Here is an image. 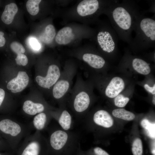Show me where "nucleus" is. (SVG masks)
<instances>
[{"mask_svg": "<svg viewBox=\"0 0 155 155\" xmlns=\"http://www.w3.org/2000/svg\"><path fill=\"white\" fill-rule=\"evenodd\" d=\"M94 155H109L106 151L99 147H96L93 149Z\"/></svg>", "mask_w": 155, "mask_h": 155, "instance_id": "c85d7f7f", "label": "nucleus"}, {"mask_svg": "<svg viewBox=\"0 0 155 155\" xmlns=\"http://www.w3.org/2000/svg\"><path fill=\"white\" fill-rule=\"evenodd\" d=\"M75 155H86V154L84 151L81 150L80 146H79Z\"/></svg>", "mask_w": 155, "mask_h": 155, "instance_id": "72a5a7b5", "label": "nucleus"}, {"mask_svg": "<svg viewBox=\"0 0 155 155\" xmlns=\"http://www.w3.org/2000/svg\"><path fill=\"white\" fill-rule=\"evenodd\" d=\"M41 0H29L26 3V7L28 12L31 15L37 14L39 10V5Z\"/></svg>", "mask_w": 155, "mask_h": 155, "instance_id": "5701e85b", "label": "nucleus"}, {"mask_svg": "<svg viewBox=\"0 0 155 155\" xmlns=\"http://www.w3.org/2000/svg\"><path fill=\"white\" fill-rule=\"evenodd\" d=\"M29 81V78L26 73L25 71H19L17 76L8 83L7 87L12 93L18 92L26 87Z\"/></svg>", "mask_w": 155, "mask_h": 155, "instance_id": "6e6552de", "label": "nucleus"}, {"mask_svg": "<svg viewBox=\"0 0 155 155\" xmlns=\"http://www.w3.org/2000/svg\"><path fill=\"white\" fill-rule=\"evenodd\" d=\"M18 11V8L14 3H11L5 5L1 16L2 22L6 24H10Z\"/></svg>", "mask_w": 155, "mask_h": 155, "instance_id": "dca6fc26", "label": "nucleus"}, {"mask_svg": "<svg viewBox=\"0 0 155 155\" xmlns=\"http://www.w3.org/2000/svg\"><path fill=\"white\" fill-rule=\"evenodd\" d=\"M112 113L114 117L126 121H131L135 118V115L133 113L124 108L115 109L113 111Z\"/></svg>", "mask_w": 155, "mask_h": 155, "instance_id": "4be33fe9", "label": "nucleus"}, {"mask_svg": "<svg viewBox=\"0 0 155 155\" xmlns=\"http://www.w3.org/2000/svg\"><path fill=\"white\" fill-rule=\"evenodd\" d=\"M10 47L12 51L17 55L23 54L25 51V50L22 44L17 41L12 42L10 45Z\"/></svg>", "mask_w": 155, "mask_h": 155, "instance_id": "a878e982", "label": "nucleus"}, {"mask_svg": "<svg viewBox=\"0 0 155 155\" xmlns=\"http://www.w3.org/2000/svg\"><path fill=\"white\" fill-rule=\"evenodd\" d=\"M18 155H48L49 148L47 140L40 132L36 131L24 139L18 150Z\"/></svg>", "mask_w": 155, "mask_h": 155, "instance_id": "39448f33", "label": "nucleus"}, {"mask_svg": "<svg viewBox=\"0 0 155 155\" xmlns=\"http://www.w3.org/2000/svg\"><path fill=\"white\" fill-rule=\"evenodd\" d=\"M99 6V2L97 0H84L78 5L77 11L78 14L82 16L91 15L97 11Z\"/></svg>", "mask_w": 155, "mask_h": 155, "instance_id": "1a4fd4ad", "label": "nucleus"}, {"mask_svg": "<svg viewBox=\"0 0 155 155\" xmlns=\"http://www.w3.org/2000/svg\"><path fill=\"white\" fill-rule=\"evenodd\" d=\"M5 96V92L4 90L0 88V107L2 105Z\"/></svg>", "mask_w": 155, "mask_h": 155, "instance_id": "2f4dec72", "label": "nucleus"}, {"mask_svg": "<svg viewBox=\"0 0 155 155\" xmlns=\"http://www.w3.org/2000/svg\"><path fill=\"white\" fill-rule=\"evenodd\" d=\"M83 59L90 66L96 69L102 68L105 63V61L102 57L92 53L84 54L83 56Z\"/></svg>", "mask_w": 155, "mask_h": 155, "instance_id": "f3484780", "label": "nucleus"}, {"mask_svg": "<svg viewBox=\"0 0 155 155\" xmlns=\"http://www.w3.org/2000/svg\"><path fill=\"white\" fill-rule=\"evenodd\" d=\"M118 36L110 26L107 30L99 31L97 40L100 48L104 52L109 53L113 52L117 45Z\"/></svg>", "mask_w": 155, "mask_h": 155, "instance_id": "423d86ee", "label": "nucleus"}, {"mask_svg": "<svg viewBox=\"0 0 155 155\" xmlns=\"http://www.w3.org/2000/svg\"><path fill=\"white\" fill-rule=\"evenodd\" d=\"M15 60L18 65L23 66L26 65L28 61L27 57L23 54L18 55Z\"/></svg>", "mask_w": 155, "mask_h": 155, "instance_id": "bb28decb", "label": "nucleus"}, {"mask_svg": "<svg viewBox=\"0 0 155 155\" xmlns=\"http://www.w3.org/2000/svg\"><path fill=\"white\" fill-rule=\"evenodd\" d=\"M132 64L134 69L140 74L146 75L150 72L149 64L142 59L135 58L133 59Z\"/></svg>", "mask_w": 155, "mask_h": 155, "instance_id": "6ab92c4d", "label": "nucleus"}, {"mask_svg": "<svg viewBox=\"0 0 155 155\" xmlns=\"http://www.w3.org/2000/svg\"><path fill=\"white\" fill-rule=\"evenodd\" d=\"M55 34L56 31L54 26L50 24L46 27L44 31L40 35V39L44 43L49 44L52 42Z\"/></svg>", "mask_w": 155, "mask_h": 155, "instance_id": "412c9836", "label": "nucleus"}, {"mask_svg": "<svg viewBox=\"0 0 155 155\" xmlns=\"http://www.w3.org/2000/svg\"><path fill=\"white\" fill-rule=\"evenodd\" d=\"M31 127L16 119H0V134L6 140L11 149H16L22 139L30 134Z\"/></svg>", "mask_w": 155, "mask_h": 155, "instance_id": "7ed1b4c3", "label": "nucleus"}, {"mask_svg": "<svg viewBox=\"0 0 155 155\" xmlns=\"http://www.w3.org/2000/svg\"><path fill=\"white\" fill-rule=\"evenodd\" d=\"M51 119L49 116L42 112L34 116L30 125L36 131L40 132L46 128Z\"/></svg>", "mask_w": 155, "mask_h": 155, "instance_id": "4468645a", "label": "nucleus"}, {"mask_svg": "<svg viewBox=\"0 0 155 155\" xmlns=\"http://www.w3.org/2000/svg\"><path fill=\"white\" fill-rule=\"evenodd\" d=\"M74 35L72 28L69 27H65L60 30L55 38L56 42L59 44H66L74 38Z\"/></svg>", "mask_w": 155, "mask_h": 155, "instance_id": "2eb2a0df", "label": "nucleus"}, {"mask_svg": "<svg viewBox=\"0 0 155 155\" xmlns=\"http://www.w3.org/2000/svg\"><path fill=\"white\" fill-rule=\"evenodd\" d=\"M22 109L24 113L29 116H34L44 111L45 107L42 103L26 100L23 103Z\"/></svg>", "mask_w": 155, "mask_h": 155, "instance_id": "9b49d317", "label": "nucleus"}, {"mask_svg": "<svg viewBox=\"0 0 155 155\" xmlns=\"http://www.w3.org/2000/svg\"><path fill=\"white\" fill-rule=\"evenodd\" d=\"M30 44L32 48L34 50H38L40 48V46L37 40L32 38L30 40Z\"/></svg>", "mask_w": 155, "mask_h": 155, "instance_id": "cd10ccee", "label": "nucleus"}, {"mask_svg": "<svg viewBox=\"0 0 155 155\" xmlns=\"http://www.w3.org/2000/svg\"><path fill=\"white\" fill-rule=\"evenodd\" d=\"M135 38L129 45L135 48H145L155 45V20L154 18L140 14L135 25Z\"/></svg>", "mask_w": 155, "mask_h": 155, "instance_id": "f03ea898", "label": "nucleus"}, {"mask_svg": "<svg viewBox=\"0 0 155 155\" xmlns=\"http://www.w3.org/2000/svg\"><path fill=\"white\" fill-rule=\"evenodd\" d=\"M90 102L88 94L82 91L78 94L74 99L73 107L75 111L78 113H82L88 108Z\"/></svg>", "mask_w": 155, "mask_h": 155, "instance_id": "ddd939ff", "label": "nucleus"}, {"mask_svg": "<svg viewBox=\"0 0 155 155\" xmlns=\"http://www.w3.org/2000/svg\"><path fill=\"white\" fill-rule=\"evenodd\" d=\"M0 146L1 147H5L11 149L9 145L6 142H4L0 137Z\"/></svg>", "mask_w": 155, "mask_h": 155, "instance_id": "473e14b6", "label": "nucleus"}, {"mask_svg": "<svg viewBox=\"0 0 155 155\" xmlns=\"http://www.w3.org/2000/svg\"><path fill=\"white\" fill-rule=\"evenodd\" d=\"M62 129L67 131L70 129L72 122L71 116L70 113L66 110L62 111L57 118H55Z\"/></svg>", "mask_w": 155, "mask_h": 155, "instance_id": "aec40b11", "label": "nucleus"}, {"mask_svg": "<svg viewBox=\"0 0 155 155\" xmlns=\"http://www.w3.org/2000/svg\"><path fill=\"white\" fill-rule=\"evenodd\" d=\"M70 136L63 129H55L49 134L47 140L49 154L51 155H75L79 146L71 142Z\"/></svg>", "mask_w": 155, "mask_h": 155, "instance_id": "20e7f679", "label": "nucleus"}, {"mask_svg": "<svg viewBox=\"0 0 155 155\" xmlns=\"http://www.w3.org/2000/svg\"><path fill=\"white\" fill-rule=\"evenodd\" d=\"M69 85V82L66 80H60L57 82L53 90L54 98L57 99L62 98L68 90Z\"/></svg>", "mask_w": 155, "mask_h": 155, "instance_id": "a211bd4d", "label": "nucleus"}, {"mask_svg": "<svg viewBox=\"0 0 155 155\" xmlns=\"http://www.w3.org/2000/svg\"><path fill=\"white\" fill-rule=\"evenodd\" d=\"M125 87V83L120 77H115L113 78L107 86L105 94L108 97L113 98L119 94Z\"/></svg>", "mask_w": 155, "mask_h": 155, "instance_id": "9d476101", "label": "nucleus"}, {"mask_svg": "<svg viewBox=\"0 0 155 155\" xmlns=\"http://www.w3.org/2000/svg\"><path fill=\"white\" fill-rule=\"evenodd\" d=\"M60 75V70L58 66L52 65L49 67L45 77L37 76L36 77V80L41 87L49 89L57 82Z\"/></svg>", "mask_w": 155, "mask_h": 155, "instance_id": "0eeeda50", "label": "nucleus"}, {"mask_svg": "<svg viewBox=\"0 0 155 155\" xmlns=\"http://www.w3.org/2000/svg\"><path fill=\"white\" fill-rule=\"evenodd\" d=\"M0 155H2V154H0Z\"/></svg>", "mask_w": 155, "mask_h": 155, "instance_id": "e433bc0d", "label": "nucleus"}, {"mask_svg": "<svg viewBox=\"0 0 155 155\" xmlns=\"http://www.w3.org/2000/svg\"><path fill=\"white\" fill-rule=\"evenodd\" d=\"M106 10L112 27L118 37L129 45L132 39V32L140 14L135 3L131 1L120 3L113 1Z\"/></svg>", "mask_w": 155, "mask_h": 155, "instance_id": "f257e3e1", "label": "nucleus"}, {"mask_svg": "<svg viewBox=\"0 0 155 155\" xmlns=\"http://www.w3.org/2000/svg\"><path fill=\"white\" fill-rule=\"evenodd\" d=\"M132 151L133 155H142L143 146L141 140L137 138L133 142Z\"/></svg>", "mask_w": 155, "mask_h": 155, "instance_id": "b1692460", "label": "nucleus"}, {"mask_svg": "<svg viewBox=\"0 0 155 155\" xmlns=\"http://www.w3.org/2000/svg\"><path fill=\"white\" fill-rule=\"evenodd\" d=\"M145 89L148 92L150 93L153 94H155V84H154L153 87L150 86L147 84H145L144 85Z\"/></svg>", "mask_w": 155, "mask_h": 155, "instance_id": "c756f323", "label": "nucleus"}, {"mask_svg": "<svg viewBox=\"0 0 155 155\" xmlns=\"http://www.w3.org/2000/svg\"><path fill=\"white\" fill-rule=\"evenodd\" d=\"M93 121L96 125L105 128H109L113 124V120L106 111L100 110L96 112L93 116Z\"/></svg>", "mask_w": 155, "mask_h": 155, "instance_id": "f8f14e48", "label": "nucleus"}, {"mask_svg": "<svg viewBox=\"0 0 155 155\" xmlns=\"http://www.w3.org/2000/svg\"><path fill=\"white\" fill-rule=\"evenodd\" d=\"M152 103L154 105L155 104V95H154L152 98Z\"/></svg>", "mask_w": 155, "mask_h": 155, "instance_id": "f704fd0d", "label": "nucleus"}, {"mask_svg": "<svg viewBox=\"0 0 155 155\" xmlns=\"http://www.w3.org/2000/svg\"><path fill=\"white\" fill-rule=\"evenodd\" d=\"M129 100V98L124 96L122 94H119L116 96L114 99L115 106L119 107L125 106Z\"/></svg>", "mask_w": 155, "mask_h": 155, "instance_id": "393cba45", "label": "nucleus"}, {"mask_svg": "<svg viewBox=\"0 0 155 155\" xmlns=\"http://www.w3.org/2000/svg\"><path fill=\"white\" fill-rule=\"evenodd\" d=\"M152 153L154 155H155V149H153L152 151Z\"/></svg>", "mask_w": 155, "mask_h": 155, "instance_id": "c9c22d12", "label": "nucleus"}, {"mask_svg": "<svg viewBox=\"0 0 155 155\" xmlns=\"http://www.w3.org/2000/svg\"><path fill=\"white\" fill-rule=\"evenodd\" d=\"M4 35V33L2 31H0V47L3 46L5 43V39Z\"/></svg>", "mask_w": 155, "mask_h": 155, "instance_id": "7c9ffc66", "label": "nucleus"}]
</instances>
